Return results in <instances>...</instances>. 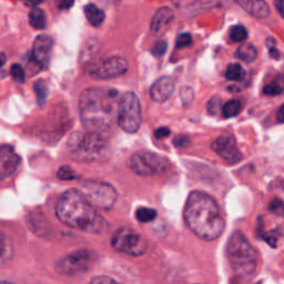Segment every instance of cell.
<instances>
[{
  "instance_id": "obj_37",
  "label": "cell",
  "mask_w": 284,
  "mask_h": 284,
  "mask_svg": "<svg viewBox=\"0 0 284 284\" xmlns=\"http://www.w3.org/2000/svg\"><path fill=\"white\" fill-rule=\"evenodd\" d=\"M274 5H275L277 11H279V14L282 16L283 15V12H282L283 11V0H275Z\"/></svg>"
},
{
  "instance_id": "obj_6",
  "label": "cell",
  "mask_w": 284,
  "mask_h": 284,
  "mask_svg": "<svg viewBox=\"0 0 284 284\" xmlns=\"http://www.w3.org/2000/svg\"><path fill=\"white\" fill-rule=\"evenodd\" d=\"M141 122L142 117L139 98L134 92H127L119 100L117 124L128 134H135L140 128Z\"/></svg>"
},
{
  "instance_id": "obj_26",
  "label": "cell",
  "mask_w": 284,
  "mask_h": 284,
  "mask_svg": "<svg viewBox=\"0 0 284 284\" xmlns=\"http://www.w3.org/2000/svg\"><path fill=\"white\" fill-rule=\"evenodd\" d=\"M34 89H35L36 96L38 99V103L41 104L42 102H45L46 98H47V96H48L47 85H46V83L42 80H38L34 85Z\"/></svg>"
},
{
  "instance_id": "obj_4",
  "label": "cell",
  "mask_w": 284,
  "mask_h": 284,
  "mask_svg": "<svg viewBox=\"0 0 284 284\" xmlns=\"http://www.w3.org/2000/svg\"><path fill=\"white\" fill-rule=\"evenodd\" d=\"M67 150L72 159L83 163L107 161L111 149L107 138L95 132H75L67 142Z\"/></svg>"
},
{
  "instance_id": "obj_5",
  "label": "cell",
  "mask_w": 284,
  "mask_h": 284,
  "mask_svg": "<svg viewBox=\"0 0 284 284\" xmlns=\"http://www.w3.org/2000/svg\"><path fill=\"white\" fill-rule=\"evenodd\" d=\"M227 256L230 266L241 277L251 276L257 267V253L246 236L236 231L228 241Z\"/></svg>"
},
{
  "instance_id": "obj_17",
  "label": "cell",
  "mask_w": 284,
  "mask_h": 284,
  "mask_svg": "<svg viewBox=\"0 0 284 284\" xmlns=\"http://www.w3.org/2000/svg\"><path fill=\"white\" fill-rule=\"evenodd\" d=\"M234 2L254 18L263 19L270 15L269 6L264 0H234Z\"/></svg>"
},
{
  "instance_id": "obj_38",
  "label": "cell",
  "mask_w": 284,
  "mask_h": 284,
  "mask_svg": "<svg viewBox=\"0 0 284 284\" xmlns=\"http://www.w3.org/2000/svg\"><path fill=\"white\" fill-rule=\"evenodd\" d=\"M270 54L272 56V58H275V59L280 58V51L276 48H270Z\"/></svg>"
},
{
  "instance_id": "obj_42",
  "label": "cell",
  "mask_w": 284,
  "mask_h": 284,
  "mask_svg": "<svg viewBox=\"0 0 284 284\" xmlns=\"http://www.w3.org/2000/svg\"><path fill=\"white\" fill-rule=\"evenodd\" d=\"M199 284H203V283H199Z\"/></svg>"
},
{
  "instance_id": "obj_10",
  "label": "cell",
  "mask_w": 284,
  "mask_h": 284,
  "mask_svg": "<svg viewBox=\"0 0 284 284\" xmlns=\"http://www.w3.org/2000/svg\"><path fill=\"white\" fill-rule=\"evenodd\" d=\"M90 262V253L88 251H77V252L70 253L69 255L62 257L58 262L57 270L58 272L65 275H74L88 268Z\"/></svg>"
},
{
  "instance_id": "obj_35",
  "label": "cell",
  "mask_w": 284,
  "mask_h": 284,
  "mask_svg": "<svg viewBox=\"0 0 284 284\" xmlns=\"http://www.w3.org/2000/svg\"><path fill=\"white\" fill-rule=\"evenodd\" d=\"M75 4V0H60L59 2V8L60 9H69Z\"/></svg>"
},
{
  "instance_id": "obj_13",
  "label": "cell",
  "mask_w": 284,
  "mask_h": 284,
  "mask_svg": "<svg viewBox=\"0 0 284 284\" xmlns=\"http://www.w3.org/2000/svg\"><path fill=\"white\" fill-rule=\"evenodd\" d=\"M21 159L10 146L0 147V181L14 174L20 166Z\"/></svg>"
},
{
  "instance_id": "obj_31",
  "label": "cell",
  "mask_w": 284,
  "mask_h": 284,
  "mask_svg": "<svg viewBox=\"0 0 284 284\" xmlns=\"http://www.w3.org/2000/svg\"><path fill=\"white\" fill-rule=\"evenodd\" d=\"M167 48H168L167 42L163 41V40H160V41H158L155 45V47L152 48V54L156 57H161V56H163L164 54H166Z\"/></svg>"
},
{
  "instance_id": "obj_14",
  "label": "cell",
  "mask_w": 284,
  "mask_h": 284,
  "mask_svg": "<svg viewBox=\"0 0 284 284\" xmlns=\"http://www.w3.org/2000/svg\"><path fill=\"white\" fill-rule=\"evenodd\" d=\"M52 48V39L47 35L37 37L31 51V59L40 68L47 67L49 62L50 51Z\"/></svg>"
},
{
  "instance_id": "obj_9",
  "label": "cell",
  "mask_w": 284,
  "mask_h": 284,
  "mask_svg": "<svg viewBox=\"0 0 284 284\" xmlns=\"http://www.w3.org/2000/svg\"><path fill=\"white\" fill-rule=\"evenodd\" d=\"M112 247L121 253L139 256L146 252L147 243L135 230L120 228L112 237Z\"/></svg>"
},
{
  "instance_id": "obj_19",
  "label": "cell",
  "mask_w": 284,
  "mask_h": 284,
  "mask_svg": "<svg viewBox=\"0 0 284 284\" xmlns=\"http://www.w3.org/2000/svg\"><path fill=\"white\" fill-rule=\"evenodd\" d=\"M235 56L236 58H239L240 60L250 63V62H253L256 59L257 51L253 45L246 43V45H241L240 47L237 48Z\"/></svg>"
},
{
  "instance_id": "obj_40",
  "label": "cell",
  "mask_w": 284,
  "mask_h": 284,
  "mask_svg": "<svg viewBox=\"0 0 284 284\" xmlns=\"http://www.w3.org/2000/svg\"><path fill=\"white\" fill-rule=\"evenodd\" d=\"M5 63H6V56L5 54H2V52H0V68H2Z\"/></svg>"
},
{
  "instance_id": "obj_25",
  "label": "cell",
  "mask_w": 284,
  "mask_h": 284,
  "mask_svg": "<svg viewBox=\"0 0 284 284\" xmlns=\"http://www.w3.org/2000/svg\"><path fill=\"white\" fill-rule=\"evenodd\" d=\"M230 38L234 42H242L248 38V31L243 26H234L230 30Z\"/></svg>"
},
{
  "instance_id": "obj_1",
  "label": "cell",
  "mask_w": 284,
  "mask_h": 284,
  "mask_svg": "<svg viewBox=\"0 0 284 284\" xmlns=\"http://www.w3.org/2000/svg\"><path fill=\"white\" fill-rule=\"evenodd\" d=\"M118 91L114 89L90 88L79 99V112L84 128L107 138L117 122Z\"/></svg>"
},
{
  "instance_id": "obj_3",
  "label": "cell",
  "mask_w": 284,
  "mask_h": 284,
  "mask_svg": "<svg viewBox=\"0 0 284 284\" xmlns=\"http://www.w3.org/2000/svg\"><path fill=\"white\" fill-rule=\"evenodd\" d=\"M56 214L64 226L82 232L99 234L107 230L108 223L85 199L81 191L70 189L59 198Z\"/></svg>"
},
{
  "instance_id": "obj_33",
  "label": "cell",
  "mask_w": 284,
  "mask_h": 284,
  "mask_svg": "<svg viewBox=\"0 0 284 284\" xmlns=\"http://www.w3.org/2000/svg\"><path fill=\"white\" fill-rule=\"evenodd\" d=\"M270 210L272 211V212L275 213V214L282 215V213H283V203H282V201L279 200V199L274 200V201L272 202V204H271Z\"/></svg>"
},
{
  "instance_id": "obj_22",
  "label": "cell",
  "mask_w": 284,
  "mask_h": 284,
  "mask_svg": "<svg viewBox=\"0 0 284 284\" xmlns=\"http://www.w3.org/2000/svg\"><path fill=\"white\" fill-rule=\"evenodd\" d=\"M242 109V104L239 100H230L227 103L223 104L222 107V115L224 118H232L240 114Z\"/></svg>"
},
{
  "instance_id": "obj_36",
  "label": "cell",
  "mask_w": 284,
  "mask_h": 284,
  "mask_svg": "<svg viewBox=\"0 0 284 284\" xmlns=\"http://www.w3.org/2000/svg\"><path fill=\"white\" fill-rule=\"evenodd\" d=\"M43 2H45V0H24V3H25L26 6H28V7H32V8L37 7L39 4H41Z\"/></svg>"
},
{
  "instance_id": "obj_16",
  "label": "cell",
  "mask_w": 284,
  "mask_h": 284,
  "mask_svg": "<svg viewBox=\"0 0 284 284\" xmlns=\"http://www.w3.org/2000/svg\"><path fill=\"white\" fill-rule=\"evenodd\" d=\"M174 18L173 11L168 7H162L156 12L150 24V29L155 34H161L172 23Z\"/></svg>"
},
{
  "instance_id": "obj_21",
  "label": "cell",
  "mask_w": 284,
  "mask_h": 284,
  "mask_svg": "<svg viewBox=\"0 0 284 284\" xmlns=\"http://www.w3.org/2000/svg\"><path fill=\"white\" fill-rule=\"evenodd\" d=\"M12 255V248L9 239L0 232V264L7 262Z\"/></svg>"
},
{
  "instance_id": "obj_30",
  "label": "cell",
  "mask_w": 284,
  "mask_h": 284,
  "mask_svg": "<svg viewBox=\"0 0 284 284\" xmlns=\"http://www.w3.org/2000/svg\"><path fill=\"white\" fill-rule=\"evenodd\" d=\"M264 94L268 96H279L282 94V87L276 83L268 84L267 87H264Z\"/></svg>"
},
{
  "instance_id": "obj_23",
  "label": "cell",
  "mask_w": 284,
  "mask_h": 284,
  "mask_svg": "<svg viewBox=\"0 0 284 284\" xmlns=\"http://www.w3.org/2000/svg\"><path fill=\"white\" fill-rule=\"evenodd\" d=\"M226 77L231 81H240L244 78V70L239 63H232L228 67Z\"/></svg>"
},
{
  "instance_id": "obj_11",
  "label": "cell",
  "mask_w": 284,
  "mask_h": 284,
  "mask_svg": "<svg viewBox=\"0 0 284 284\" xmlns=\"http://www.w3.org/2000/svg\"><path fill=\"white\" fill-rule=\"evenodd\" d=\"M128 63L121 57H110L91 70V76L97 79H111L125 74Z\"/></svg>"
},
{
  "instance_id": "obj_27",
  "label": "cell",
  "mask_w": 284,
  "mask_h": 284,
  "mask_svg": "<svg viewBox=\"0 0 284 284\" xmlns=\"http://www.w3.org/2000/svg\"><path fill=\"white\" fill-rule=\"evenodd\" d=\"M10 74H11V77L14 78L15 81L20 82V83L25 82V78H26L25 71L20 64H18V63L12 64L11 69H10Z\"/></svg>"
},
{
  "instance_id": "obj_18",
  "label": "cell",
  "mask_w": 284,
  "mask_h": 284,
  "mask_svg": "<svg viewBox=\"0 0 284 284\" xmlns=\"http://www.w3.org/2000/svg\"><path fill=\"white\" fill-rule=\"evenodd\" d=\"M84 15L87 17V20L89 21V24L94 26V27H99V26H101L105 18L104 12L101 9H99L94 4H89L85 6Z\"/></svg>"
},
{
  "instance_id": "obj_24",
  "label": "cell",
  "mask_w": 284,
  "mask_h": 284,
  "mask_svg": "<svg viewBox=\"0 0 284 284\" xmlns=\"http://www.w3.org/2000/svg\"><path fill=\"white\" fill-rule=\"evenodd\" d=\"M136 216L139 222L142 223H147V222H151L156 219L157 216V212L154 209H149V208H140L137 210L136 212Z\"/></svg>"
},
{
  "instance_id": "obj_39",
  "label": "cell",
  "mask_w": 284,
  "mask_h": 284,
  "mask_svg": "<svg viewBox=\"0 0 284 284\" xmlns=\"http://www.w3.org/2000/svg\"><path fill=\"white\" fill-rule=\"evenodd\" d=\"M277 120H279V122H283V105L277 112Z\"/></svg>"
},
{
  "instance_id": "obj_7",
  "label": "cell",
  "mask_w": 284,
  "mask_h": 284,
  "mask_svg": "<svg viewBox=\"0 0 284 284\" xmlns=\"http://www.w3.org/2000/svg\"><path fill=\"white\" fill-rule=\"evenodd\" d=\"M130 167L139 176L158 177L169 169L170 161L161 155L140 150L131 157Z\"/></svg>"
},
{
  "instance_id": "obj_29",
  "label": "cell",
  "mask_w": 284,
  "mask_h": 284,
  "mask_svg": "<svg viewBox=\"0 0 284 284\" xmlns=\"http://www.w3.org/2000/svg\"><path fill=\"white\" fill-rule=\"evenodd\" d=\"M191 42H192V37H191L189 34H182L177 38L176 47L179 49L188 47V46L191 45Z\"/></svg>"
},
{
  "instance_id": "obj_28",
  "label": "cell",
  "mask_w": 284,
  "mask_h": 284,
  "mask_svg": "<svg viewBox=\"0 0 284 284\" xmlns=\"http://www.w3.org/2000/svg\"><path fill=\"white\" fill-rule=\"evenodd\" d=\"M57 176L60 180H74L77 178L76 172L70 167H61L59 169Z\"/></svg>"
},
{
  "instance_id": "obj_15",
  "label": "cell",
  "mask_w": 284,
  "mask_h": 284,
  "mask_svg": "<svg viewBox=\"0 0 284 284\" xmlns=\"http://www.w3.org/2000/svg\"><path fill=\"white\" fill-rule=\"evenodd\" d=\"M174 81L170 77H161L151 85L150 97L156 102H164L172 96Z\"/></svg>"
},
{
  "instance_id": "obj_34",
  "label": "cell",
  "mask_w": 284,
  "mask_h": 284,
  "mask_svg": "<svg viewBox=\"0 0 284 284\" xmlns=\"http://www.w3.org/2000/svg\"><path fill=\"white\" fill-rule=\"evenodd\" d=\"M155 135L157 138L162 139V138H166L170 135V130L168 128H159L158 130H156Z\"/></svg>"
},
{
  "instance_id": "obj_32",
  "label": "cell",
  "mask_w": 284,
  "mask_h": 284,
  "mask_svg": "<svg viewBox=\"0 0 284 284\" xmlns=\"http://www.w3.org/2000/svg\"><path fill=\"white\" fill-rule=\"evenodd\" d=\"M89 284H122V283H119L109 276L99 275V276H95L94 279L90 281Z\"/></svg>"
},
{
  "instance_id": "obj_20",
  "label": "cell",
  "mask_w": 284,
  "mask_h": 284,
  "mask_svg": "<svg viewBox=\"0 0 284 284\" xmlns=\"http://www.w3.org/2000/svg\"><path fill=\"white\" fill-rule=\"evenodd\" d=\"M29 24L35 29H43L47 25V19H46L45 12L40 8H32L29 12Z\"/></svg>"
},
{
  "instance_id": "obj_12",
  "label": "cell",
  "mask_w": 284,
  "mask_h": 284,
  "mask_svg": "<svg viewBox=\"0 0 284 284\" xmlns=\"http://www.w3.org/2000/svg\"><path fill=\"white\" fill-rule=\"evenodd\" d=\"M212 150L231 164L242 160V155L236 147L234 138L230 135H223L216 138L212 142Z\"/></svg>"
},
{
  "instance_id": "obj_8",
  "label": "cell",
  "mask_w": 284,
  "mask_h": 284,
  "mask_svg": "<svg viewBox=\"0 0 284 284\" xmlns=\"http://www.w3.org/2000/svg\"><path fill=\"white\" fill-rule=\"evenodd\" d=\"M81 193L95 209H110L117 200V191L107 182L85 181Z\"/></svg>"
},
{
  "instance_id": "obj_2",
  "label": "cell",
  "mask_w": 284,
  "mask_h": 284,
  "mask_svg": "<svg viewBox=\"0 0 284 284\" xmlns=\"http://www.w3.org/2000/svg\"><path fill=\"white\" fill-rule=\"evenodd\" d=\"M184 221L191 232L203 241H213L224 231V219L212 196L194 191L184 207Z\"/></svg>"
},
{
  "instance_id": "obj_41",
  "label": "cell",
  "mask_w": 284,
  "mask_h": 284,
  "mask_svg": "<svg viewBox=\"0 0 284 284\" xmlns=\"http://www.w3.org/2000/svg\"><path fill=\"white\" fill-rule=\"evenodd\" d=\"M0 284H12L10 282H0Z\"/></svg>"
}]
</instances>
